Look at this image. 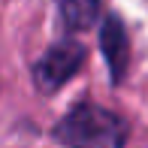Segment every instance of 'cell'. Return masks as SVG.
<instances>
[{
  "mask_svg": "<svg viewBox=\"0 0 148 148\" xmlns=\"http://www.w3.org/2000/svg\"><path fill=\"white\" fill-rule=\"evenodd\" d=\"M127 121L112 109L97 103H76L55 124V139L66 148H124L127 145Z\"/></svg>",
  "mask_w": 148,
  "mask_h": 148,
  "instance_id": "obj_1",
  "label": "cell"
},
{
  "mask_svg": "<svg viewBox=\"0 0 148 148\" xmlns=\"http://www.w3.org/2000/svg\"><path fill=\"white\" fill-rule=\"evenodd\" d=\"M82 64H85V45L73 39H60L33 64V85L42 94H55L82 70Z\"/></svg>",
  "mask_w": 148,
  "mask_h": 148,
  "instance_id": "obj_2",
  "label": "cell"
},
{
  "mask_svg": "<svg viewBox=\"0 0 148 148\" xmlns=\"http://www.w3.org/2000/svg\"><path fill=\"white\" fill-rule=\"evenodd\" d=\"M66 30H91L100 18V0H55Z\"/></svg>",
  "mask_w": 148,
  "mask_h": 148,
  "instance_id": "obj_4",
  "label": "cell"
},
{
  "mask_svg": "<svg viewBox=\"0 0 148 148\" xmlns=\"http://www.w3.org/2000/svg\"><path fill=\"white\" fill-rule=\"evenodd\" d=\"M100 49H103L106 66L112 73V85H121L127 79V66H130V36L115 12H109L100 24Z\"/></svg>",
  "mask_w": 148,
  "mask_h": 148,
  "instance_id": "obj_3",
  "label": "cell"
}]
</instances>
